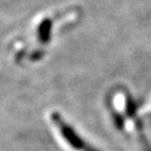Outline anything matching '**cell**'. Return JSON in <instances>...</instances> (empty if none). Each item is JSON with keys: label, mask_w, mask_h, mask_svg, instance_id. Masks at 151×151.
Here are the masks:
<instances>
[{"label": "cell", "mask_w": 151, "mask_h": 151, "mask_svg": "<svg viewBox=\"0 0 151 151\" xmlns=\"http://www.w3.org/2000/svg\"><path fill=\"white\" fill-rule=\"evenodd\" d=\"M50 120L58 128L60 134L64 138V140L73 149H75L77 151H99L93 146L88 145L82 137H80L78 133L74 130V128H72L70 124L62 118V115L58 112L54 111L50 114Z\"/></svg>", "instance_id": "1"}, {"label": "cell", "mask_w": 151, "mask_h": 151, "mask_svg": "<svg viewBox=\"0 0 151 151\" xmlns=\"http://www.w3.org/2000/svg\"><path fill=\"white\" fill-rule=\"evenodd\" d=\"M52 30H53V22L50 18L43 19L37 27V36L39 42L42 44H47L50 42L52 37Z\"/></svg>", "instance_id": "2"}, {"label": "cell", "mask_w": 151, "mask_h": 151, "mask_svg": "<svg viewBox=\"0 0 151 151\" xmlns=\"http://www.w3.org/2000/svg\"><path fill=\"white\" fill-rule=\"evenodd\" d=\"M140 141H141V145H142L143 151H151V146L149 145V142L147 141L146 135H143L142 133H140Z\"/></svg>", "instance_id": "3"}]
</instances>
